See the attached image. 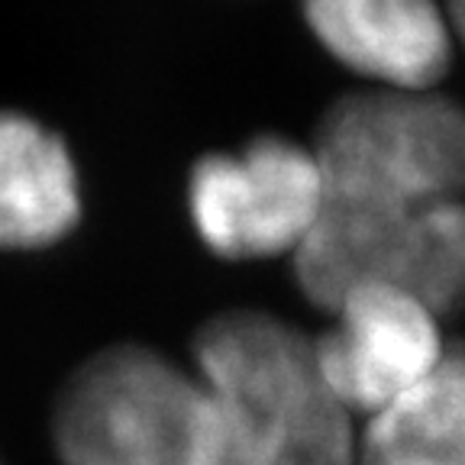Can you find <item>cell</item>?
<instances>
[{"instance_id": "obj_10", "label": "cell", "mask_w": 465, "mask_h": 465, "mask_svg": "<svg viewBox=\"0 0 465 465\" xmlns=\"http://www.w3.org/2000/svg\"><path fill=\"white\" fill-rule=\"evenodd\" d=\"M401 288L456 327L465 320V197L417 207Z\"/></svg>"}, {"instance_id": "obj_3", "label": "cell", "mask_w": 465, "mask_h": 465, "mask_svg": "<svg viewBox=\"0 0 465 465\" xmlns=\"http://www.w3.org/2000/svg\"><path fill=\"white\" fill-rule=\"evenodd\" d=\"M213 427L201 378L143 346L87 359L55 401L62 465H194Z\"/></svg>"}, {"instance_id": "obj_1", "label": "cell", "mask_w": 465, "mask_h": 465, "mask_svg": "<svg viewBox=\"0 0 465 465\" xmlns=\"http://www.w3.org/2000/svg\"><path fill=\"white\" fill-rule=\"evenodd\" d=\"M194 359L240 465H356L359 423L323 388L304 330L230 311L201 330Z\"/></svg>"}, {"instance_id": "obj_5", "label": "cell", "mask_w": 465, "mask_h": 465, "mask_svg": "<svg viewBox=\"0 0 465 465\" xmlns=\"http://www.w3.org/2000/svg\"><path fill=\"white\" fill-rule=\"evenodd\" d=\"M313 336V365L336 404L356 423L420 388L446 359L450 327L398 284L352 291Z\"/></svg>"}, {"instance_id": "obj_8", "label": "cell", "mask_w": 465, "mask_h": 465, "mask_svg": "<svg viewBox=\"0 0 465 465\" xmlns=\"http://www.w3.org/2000/svg\"><path fill=\"white\" fill-rule=\"evenodd\" d=\"M78 220L81 174L68 143L36 116L0 110V249H49Z\"/></svg>"}, {"instance_id": "obj_4", "label": "cell", "mask_w": 465, "mask_h": 465, "mask_svg": "<svg viewBox=\"0 0 465 465\" xmlns=\"http://www.w3.org/2000/svg\"><path fill=\"white\" fill-rule=\"evenodd\" d=\"M327 203L311 143L265 136L236 153H207L188 174V217L220 259L294 255Z\"/></svg>"}, {"instance_id": "obj_11", "label": "cell", "mask_w": 465, "mask_h": 465, "mask_svg": "<svg viewBox=\"0 0 465 465\" xmlns=\"http://www.w3.org/2000/svg\"><path fill=\"white\" fill-rule=\"evenodd\" d=\"M194 465H240V452H236V443H232L230 423H226V417L220 414L217 404H213L211 436H207V443H203V450Z\"/></svg>"}, {"instance_id": "obj_7", "label": "cell", "mask_w": 465, "mask_h": 465, "mask_svg": "<svg viewBox=\"0 0 465 465\" xmlns=\"http://www.w3.org/2000/svg\"><path fill=\"white\" fill-rule=\"evenodd\" d=\"M414 211L327 194L317 223L291 255L301 294L330 313L342 298L369 284L401 288Z\"/></svg>"}, {"instance_id": "obj_6", "label": "cell", "mask_w": 465, "mask_h": 465, "mask_svg": "<svg viewBox=\"0 0 465 465\" xmlns=\"http://www.w3.org/2000/svg\"><path fill=\"white\" fill-rule=\"evenodd\" d=\"M313 43L381 91H436L462 62L443 0H298Z\"/></svg>"}, {"instance_id": "obj_9", "label": "cell", "mask_w": 465, "mask_h": 465, "mask_svg": "<svg viewBox=\"0 0 465 465\" xmlns=\"http://www.w3.org/2000/svg\"><path fill=\"white\" fill-rule=\"evenodd\" d=\"M356 465H465V336L450 330L440 369L359 423Z\"/></svg>"}, {"instance_id": "obj_12", "label": "cell", "mask_w": 465, "mask_h": 465, "mask_svg": "<svg viewBox=\"0 0 465 465\" xmlns=\"http://www.w3.org/2000/svg\"><path fill=\"white\" fill-rule=\"evenodd\" d=\"M446 10H450V20L452 29H456V39H459V49L465 55V0H443Z\"/></svg>"}, {"instance_id": "obj_2", "label": "cell", "mask_w": 465, "mask_h": 465, "mask_svg": "<svg viewBox=\"0 0 465 465\" xmlns=\"http://www.w3.org/2000/svg\"><path fill=\"white\" fill-rule=\"evenodd\" d=\"M311 149L327 194L423 207L465 197V97L436 91H346L320 114Z\"/></svg>"}]
</instances>
